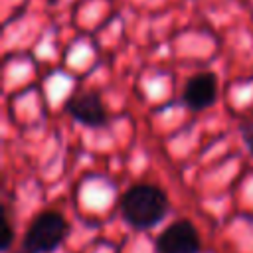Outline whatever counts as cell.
<instances>
[{"instance_id": "cell-4", "label": "cell", "mask_w": 253, "mask_h": 253, "mask_svg": "<svg viewBox=\"0 0 253 253\" xmlns=\"http://www.w3.org/2000/svg\"><path fill=\"white\" fill-rule=\"evenodd\" d=\"M65 113L83 126L101 128L109 123L107 107L97 91H75L63 103Z\"/></svg>"}, {"instance_id": "cell-1", "label": "cell", "mask_w": 253, "mask_h": 253, "mask_svg": "<svg viewBox=\"0 0 253 253\" xmlns=\"http://www.w3.org/2000/svg\"><path fill=\"white\" fill-rule=\"evenodd\" d=\"M170 211V200L164 194L162 188H158L156 184H148V182H140L130 186L123 198H121V215L123 219L138 229H152L154 225H158V221H162Z\"/></svg>"}, {"instance_id": "cell-3", "label": "cell", "mask_w": 253, "mask_h": 253, "mask_svg": "<svg viewBox=\"0 0 253 253\" xmlns=\"http://www.w3.org/2000/svg\"><path fill=\"white\" fill-rule=\"evenodd\" d=\"M154 249L156 253H200L202 239L196 225L190 219L180 217L158 233Z\"/></svg>"}, {"instance_id": "cell-7", "label": "cell", "mask_w": 253, "mask_h": 253, "mask_svg": "<svg viewBox=\"0 0 253 253\" xmlns=\"http://www.w3.org/2000/svg\"><path fill=\"white\" fill-rule=\"evenodd\" d=\"M0 221H2V231H0L2 245H0V249L4 253H8L10 247H12V241H14V227H12V221H10V215H8V208L6 206L2 210V219Z\"/></svg>"}, {"instance_id": "cell-8", "label": "cell", "mask_w": 253, "mask_h": 253, "mask_svg": "<svg viewBox=\"0 0 253 253\" xmlns=\"http://www.w3.org/2000/svg\"><path fill=\"white\" fill-rule=\"evenodd\" d=\"M14 253H28V251H26L24 247H20V249H18V251H14Z\"/></svg>"}, {"instance_id": "cell-5", "label": "cell", "mask_w": 253, "mask_h": 253, "mask_svg": "<svg viewBox=\"0 0 253 253\" xmlns=\"http://www.w3.org/2000/svg\"><path fill=\"white\" fill-rule=\"evenodd\" d=\"M217 91H219V81L213 71H200L192 75L184 89H182V103L194 111H206L217 101Z\"/></svg>"}, {"instance_id": "cell-6", "label": "cell", "mask_w": 253, "mask_h": 253, "mask_svg": "<svg viewBox=\"0 0 253 253\" xmlns=\"http://www.w3.org/2000/svg\"><path fill=\"white\" fill-rule=\"evenodd\" d=\"M237 130H239V136H241L245 148H247L249 154L253 156V105L247 107V109L239 115Z\"/></svg>"}, {"instance_id": "cell-2", "label": "cell", "mask_w": 253, "mask_h": 253, "mask_svg": "<svg viewBox=\"0 0 253 253\" xmlns=\"http://www.w3.org/2000/svg\"><path fill=\"white\" fill-rule=\"evenodd\" d=\"M69 235V221L57 210L40 211L26 227L22 247L28 253H53Z\"/></svg>"}]
</instances>
